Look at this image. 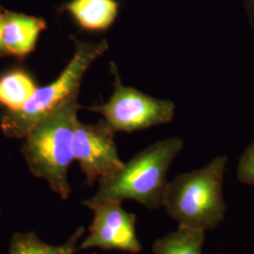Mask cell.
Masks as SVG:
<instances>
[{
  "instance_id": "cell-1",
  "label": "cell",
  "mask_w": 254,
  "mask_h": 254,
  "mask_svg": "<svg viewBox=\"0 0 254 254\" xmlns=\"http://www.w3.org/2000/svg\"><path fill=\"white\" fill-rule=\"evenodd\" d=\"M183 148L184 140L177 136L148 146L118 172L100 179L95 194L82 203L91 208L107 201L134 200L151 210L162 207L167 174Z\"/></svg>"
},
{
  "instance_id": "cell-2",
  "label": "cell",
  "mask_w": 254,
  "mask_h": 254,
  "mask_svg": "<svg viewBox=\"0 0 254 254\" xmlns=\"http://www.w3.org/2000/svg\"><path fill=\"white\" fill-rule=\"evenodd\" d=\"M77 97L67 101L33 127L22 144L31 173L48 184L63 200L71 194L68 170L73 160L74 128L78 122Z\"/></svg>"
},
{
  "instance_id": "cell-3",
  "label": "cell",
  "mask_w": 254,
  "mask_h": 254,
  "mask_svg": "<svg viewBox=\"0 0 254 254\" xmlns=\"http://www.w3.org/2000/svg\"><path fill=\"white\" fill-rule=\"evenodd\" d=\"M227 162V155H220L200 170L168 182L162 207L179 226L205 233L224 219L222 186Z\"/></svg>"
},
{
  "instance_id": "cell-4",
  "label": "cell",
  "mask_w": 254,
  "mask_h": 254,
  "mask_svg": "<svg viewBox=\"0 0 254 254\" xmlns=\"http://www.w3.org/2000/svg\"><path fill=\"white\" fill-rule=\"evenodd\" d=\"M109 50L106 40H74V52L64 71L50 84L37 88L31 98L18 110L5 109L0 128L7 137L24 139L37 124L67 101L77 97L84 75L91 64Z\"/></svg>"
},
{
  "instance_id": "cell-5",
  "label": "cell",
  "mask_w": 254,
  "mask_h": 254,
  "mask_svg": "<svg viewBox=\"0 0 254 254\" xmlns=\"http://www.w3.org/2000/svg\"><path fill=\"white\" fill-rule=\"evenodd\" d=\"M114 91L108 102L91 108L104 117V122L114 132L131 133L173 121L175 105L173 101L154 98L134 88L125 86L118 68L111 63Z\"/></svg>"
},
{
  "instance_id": "cell-6",
  "label": "cell",
  "mask_w": 254,
  "mask_h": 254,
  "mask_svg": "<svg viewBox=\"0 0 254 254\" xmlns=\"http://www.w3.org/2000/svg\"><path fill=\"white\" fill-rule=\"evenodd\" d=\"M73 153V160L79 163L89 186L114 174L124 165L114 141V132L104 121L94 125L77 122Z\"/></svg>"
},
{
  "instance_id": "cell-7",
  "label": "cell",
  "mask_w": 254,
  "mask_h": 254,
  "mask_svg": "<svg viewBox=\"0 0 254 254\" xmlns=\"http://www.w3.org/2000/svg\"><path fill=\"white\" fill-rule=\"evenodd\" d=\"M93 219L79 251L98 248L138 254L142 247L136 234V216L123 208L122 203L107 201L91 206Z\"/></svg>"
},
{
  "instance_id": "cell-8",
  "label": "cell",
  "mask_w": 254,
  "mask_h": 254,
  "mask_svg": "<svg viewBox=\"0 0 254 254\" xmlns=\"http://www.w3.org/2000/svg\"><path fill=\"white\" fill-rule=\"evenodd\" d=\"M46 28V21L41 17L5 9L3 42L9 56L24 58L31 53Z\"/></svg>"
},
{
  "instance_id": "cell-9",
  "label": "cell",
  "mask_w": 254,
  "mask_h": 254,
  "mask_svg": "<svg viewBox=\"0 0 254 254\" xmlns=\"http://www.w3.org/2000/svg\"><path fill=\"white\" fill-rule=\"evenodd\" d=\"M63 9L82 28L102 31L114 24L118 17L120 5L117 0H71Z\"/></svg>"
},
{
  "instance_id": "cell-10",
  "label": "cell",
  "mask_w": 254,
  "mask_h": 254,
  "mask_svg": "<svg viewBox=\"0 0 254 254\" xmlns=\"http://www.w3.org/2000/svg\"><path fill=\"white\" fill-rule=\"evenodd\" d=\"M84 231V227L78 228L66 243L60 246L47 244L33 232L15 233L9 242V254H74L79 251L77 242Z\"/></svg>"
},
{
  "instance_id": "cell-11",
  "label": "cell",
  "mask_w": 254,
  "mask_h": 254,
  "mask_svg": "<svg viewBox=\"0 0 254 254\" xmlns=\"http://www.w3.org/2000/svg\"><path fill=\"white\" fill-rule=\"evenodd\" d=\"M36 83L29 73L13 70L0 77V106L8 110H18L36 91Z\"/></svg>"
},
{
  "instance_id": "cell-12",
  "label": "cell",
  "mask_w": 254,
  "mask_h": 254,
  "mask_svg": "<svg viewBox=\"0 0 254 254\" xmlns=\"http://www.w3.org/2000/svg\"><path fill=\"white\" fill-rule=\"evenodd\" d=\"M204 233L179 226L154 241V254H202Z\"/></svg>"
},
{
  "instance_id": "cell-13",
  "label": "cell",
  "mask_w": 254,
  "mask_h": 254,
  "mask_svg": "<svg viewBox=\"0 0 254 254\" xmlns=\"http://www.w3.org/2000/svg\"><path fill=\"white\" fill-rule=\"evenodd\" d=\"M237 178L241 183L254 186V141L248 146L239 159Z\"/></svg>"
},
{
  "instance_id": "cell-14",
  "label": "cell",
  "mask_w": 254,
  "mask_h": 254,
  "mask_svg": "<svg viewBox=\"0 0 254 254\" xmlns=\"http://www.w3.org/2000/svg\"><path fill=\"white\" fill-rule=\"evenodd\" d=\"M4 10L2 7H0V58L8 57L9 56L4 42H3V23H4Z\"/></svg>"
},
{
  "instance_id": "cell-15",
  "label": "cell",
  "mask_w": 254,
  "mask_h": 254,
  "mask_svg": "<svg viewBox=\"0 0 254 254\" xmlns=\"http://www.w3.org/2000/svg\"><path fill=\"white\" fill-rule=\"evenodd\" d=\"M245 7L249 21L254 29V0H245Z\"/></svg>"
},
{
  "instance_id": "cell-16",
  "label": "cell",
  "mask_w": 254,
  "mask_h": 254,
  "mask_svg": "<svg viewBox=\"0 0 254 254\" xmlns=\"http://www.w3.org/2000/svg\"><path fill=\"white\" fill-rule=\"evenodd\" d=\"M0 213H1V210H0Z\"/></svg>"
},
{
  "instance_id": "cell-17",
  "label": "cell",
  "mask_w": 254,
  "mask_h": 254,
  "mask_svg": "<svg viewBox=\"0 0 254 254\" xmlns=\"http://www.w3.org/2000/svg\"><path fill=\"white\" fill-rule=\"evenodd\" d=\"M0 107H1V106H0Z\"/></svg>"
}]
</instances>
